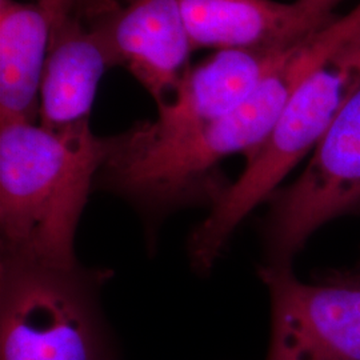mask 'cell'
Returning <instances> with one entry per match:
<instances>
[{"label":"cell","mask_w":360,"mask_h":360,"mask_svg":"<svg viewBox=\"0 0 360 360\" xmlns=\"http://www.w3.org/2000/svg\"><path fill=\"white\" fill-rule=\"evenodd\" d=\"M271 299L266 360H360V287L327 274L300 282L291 266L259 269Z\"/></svg>","instance_id":"cell-5"},{"label":"cell","mask_w":360,"mask_h":360,"mask_svg":"<svg viewBox=\"0 0 360 360\" xmlns=\"http://www.w3.org/2000/svg\"><path fill=\"white\" fill-rule=\"evenodd\" d=\"M52 26L38 3L0 0V124L37 123Z\"/></svg>","instance_id":"cell-10"},{"label":"cell","mask_w":360,"mask_h":360,"mask_svg":"<svg viewBox=\"0 0 360 360\" xmlns=\"http://www.w3.org/2000/svg\"><path fill=\"white\" fill-rule=\"evenodd\" d=\"M346 31V20L335 18L311 32L227 115L174 135H148L138 124L117 135L96 184L153 217L195 203L212 206L229 186L218 174L219 163L257 151L297 86Z\"/></svg>","instance_id":"cell-1"},{"label":"cell","mask_w":360,"mask_h":360,"mask_svg":"<svg viewBox=\"0 0 360 360\" xmlns=\"http://www.w3.org/2000/svg\"><path fill=\"white\" fill-rule=\"evenodd\" d=\"M90 122L62 129L0 124L1 257L71 269L75 235L94 184L115 148Z\"/></svg>","instance_id":"cell-2"},{"label":"cell","mask_w":360,"mask_h":360,"mask_svg":"<svg viewBox=\"0 0 360 360\" xmlns=\"http://www.w3.org/2000/svg\"><path fill=\"white\" fill-rule=\"evenodd\" d=\"M114 62L101 30L71 15L53 22L40 86L39 124L62 129L90 122L101 79Z\"/></svg>","instance_id":"cell-9"},{"label":"cell","mask_w":360,"mask_h":360,"mask_svg":"<svg viewBox=\"0 0 360 360\" xmlns=\"http://www.w3.org/2000/svg\"><path fill=\"white\" fill-rule=\"evenodd\" d=\"M110 276L1 257L0 360H117L99 300Z\"/></svg>","instance_id":"cell-3"},{"label":"cell","mask_w":360,"mask_h":360,"mask_svg":"<svg viewBox=\"0 0 360 360\" xmlns=\"http://www.w3.org/2000/svg\"><path fill=\"white\" fill-rule=\"evenodd\" d=\"M262 220L266 264L291 266L323 224L360 212V86L335 116L297 179L269 198Z\"/></svg>","instance_id":"cell-4"},{"label":"cell","mask_w":360,"mask_h":360,"mask_svg":"<svg viewBox=\"0 0 360 360\" xmlns=\"http://www.w3.org/2000/svg\"><path fill=\"white\" fill-rule=\"evenodd\" d=\"M318 13L333 15V8L342 0H297Z\"/></svg>","instance_id":"cell-12"},{"label":"cell","mask_w":360,"mask_h":360,"mask_svg":"<svg viewBox=\"0 0 360 360\" xmlns=\"http://www.w3.org/2000/svg\"><path fill=\"white\" fill-rule=\"evenodd\" d=\"M295 46L219 50L187 70L174 99L158 108L156 120L138 126L148 135L165 136L227 115L257 90Z\"/></svg>","instance_id":"cell-7"},{"label":"cell","mask_w":360,"mask_h":360,"mask_svg":"<svg viewBox=\"0 0 360 360\" xmlns=\"http://www.w3.org/2000/svg\"><path fill=\"white\" fill-rule=\"evenodd\" d=\"M193 50L288 49L334 16L275 0H179Z\"/></svg>","instance_id":"cell-8"},{"label":"cell","mask_w":360,"mask_h":360,"mask_svg":"<svg viewBox=\"0 0 360 360\" xmlns=\"http://www.w3.org/2000/svg\"><path fill=\"white\" fill-rule=\"evenodd\" d=\"M77 0H37L39 6L51 13L53 22L71 15L72 6Z\"/></svg>","instance_id":"cell-11"},{"label":"cell","mask_w":360,"mask_h":360,"mask_svg":"<svg viewBox=\"0 0 360 360\" xmlns=\"http://www.w3.org/2000/svg\"><path fill=\"white\" fill-rule=\"evenodd\" d=\"M96 27L114 65L127 68L158 108L174 99L195 51L179 0H131Z\"/></svg>","instance_id":"cell-6"},{"label":"cell","mask_w":360,"mask_h":360,"mask_svg":"<svg viewBox=\"0 0 360 360\" xmlns=\"http://www.w3.org/2000/svg\"><path fill=\"white\" fill-rule=\"evenodd\" d=\"M335 276H338L339 279H343L346 282L349 283L356 284L360 287V262L359 264L354 269V270L349 271H334L333 272Z\"/></svg>","instance_id":"cell-13"}]
</instances>
